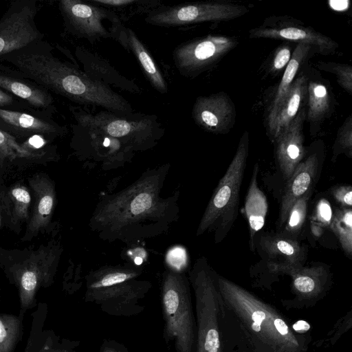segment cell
<instances>
[{
  "mask_svg": "<svg viewBox=\"0 0 352 352\" xmlns=\"http://www.w3.org/2000/svg\"><path fill=\"white\" fill-rule=\"evenodd\" d=\"M168 169L165 164L147 170L126 188L102 198L91 216L90 228L104 240L125 243L166 232L179 217V195H160Z\"/></svg>",
  "mask_w": 352,
  "mask_h": 352,
  "instance_id": "obj_1",
  "label": "cell"
},
{
  "mask_svg": "<svg viewBox=\"0 0 352 352\" xmlns=\"http://www.w3.org/2000/svg\"><path fill=\"white\" fill-rule=\"evenodd\" d=\"M52 47L42 41L0 58V70L41 85L82 105L100 107L116 114L133 113L131 104L111 87L73 64L60 59Z\"/></svg>",
  "mask_w": 352,
  "mask_h": 352,
  "instance_id": "obj_2",
  "label": "cell"
},
{
  "mask_svg": "<svg viewBox=\"0 0 352 352\" xmlns=\"http://www.w3.org/2000/svg\"><path fill=\"white\" fill-rule=\"evenodd\" d=\"M226 310L236 320L252 352H306L307 336L298 334L276 308L217 274Z\"/></svg>",
  "mask_w": 352,
  "mask_h": 352,
  "instance_id": "obj_3",
  "label": "cell"
},
{
  "mask_svg": "<svg viewBox=\"0 0 352 352\" xmlns=\"http://www.w3.org/2000/svg\"><path fill=\"white\" fill-rule=\"evenodd\" d=\"M195 298L196 352H224L223 324L226 310L217 273L205 257L197 260L189 274Z\"/></svg>",
  "mask_w": 352,
  "mask_h": 352,
  "instance_id": "obj_4",
  "label": "cell"
},
{
  "mask_svg": "<svg viewBox=\"0 0 352 352\" xmlns=\"http://www.w3.org/2000/svg\"><path fill=\"white\" fill-rule=\"evenodd\" d=\"M249 153V133L245 131L224 175L214 188L197 228V235L213 232L215 243L221 242L238 216L240 190Z\"/></svg>",
  "mask_w": 352,
  "mask_h": 352,
  "instance_id": "obj_5",
  "label": "cell"
},
{
  "mask_svg": "<svg viewBox=\"0 0 352 352\" xmlns=\"http://www.w3.org/2000/svg\"><path fill=\"white\" fill-rule=\"evenodd\" d=\"M190 282L183 272L166 270L161 285L163 336L177 352H196L197 322Z\"/></svg>",
  "mask_w": 352,
  "mask_h": 352,
  "instance_id": "obj_6",
  "label": "cell"
},
{
  "mask_svg": "<svg viewBox=\"0 0 352 352\" xmlns=\"http://www.w3.org/2000/svg\"><path fill=\"white\" fill-rule=\"evenodd\" d=\"M69 109L78 125L118 139L134 151L152 148L164 133L155 115H121L107 110L93 114L75 106Z\"/></svg>",
  "mask_w": 352,
  "mask_h": 352,
  "instance_id": "obj_7",
  "label": "cell"
},
{
  "mask_svg": "<svg viewBox=\"0 0 352 352\" xmlns=\"http://www.w3.org/2000/svg\"><path fill=\"white\" fill-rule=\"evenodd\" d=\"M248 12L243 5L222 2H201L161 7L145 18L149 24L171 27L203 22L232 20Z\"/></svg>",
  "mask_w": 352,
  "mask_h": 352,
  "instance_id": "obj_8",
  "label": "cell"
},
{
  "mask_svg": "<svg viewBox=\"0 0 352 352\" xmlns=\"http://www.w3.org/2000/svg\"><path fill=\"white\" fill-rule=\"evenodd\" d=\"M58 6L65 29L74 36L87 39L92 43L108 38L118 41V36L104 25L107 21L122 24L119 17L111 10L79 0H62Z\"/></svg>",
  "mask_w": 352,
  "mask_h": 352,
  "instance_id": "obj_9",
  "label": "cell"
},
{
  "mask_svg": "<svg viewBox=\"0 0 352 352\" xmlns=\"http://www.w3.org/2000/svg\"><path fill=\"white\" fill-rule=\"evenodd\" d=\"M57 259L55 250L44 248L33 253L12 272L10 281L19 292V314L25 316L27 311L37 306L36 294L41 287L52 283Z\"/></svg>",
  "mask_w": 352,
  "mask_h": 352,
  "instance_id": "obj_10",
  "label": "cell"
},
{
  "mask_svg": "<svg viewBox=\"0 0 352 352\" xmlns=\"http://www.w3.org/2000/svg\"><path fill=\"white\" fill-rule=\"evenodd\" d=\"M236 45V38L225 36L190 40L174 50V64L182 76L195 78L214 67Z\"/></svg>",
  "mask_w": 352,
  "mask_h": 352,
  "instance_id": "obj_11",
  "label": "cell"
},
{
  "mask_svg": "<svg viewBox=\"0 0 352 352\" xmlns=\"http://www.w3.org/2000/svg\"><path fill=\"white\" fill-rule=\"evenodd\" d=\"M34 0L12 1L0 19V58L43 40L37 28Z\"/></svg>",
  "mask_w": 352,
  "mask_h": 352,
  "instance_id": "obj_12",
  "label": "cell"
},
{
  "mask_svg": "<svg viewBox=\"0 0 352 352\" xmlns=\"http://www.w3.org/2000/svg\"><path fill=\"white\" fill-rule=\"evenodd\" d=\"M267 266L272 272L292 278V291L298 300L314 302L330 288L331 273L330 267L324 263H312L306 267L267 263Z\"/></svg>",
  "mask_w": 352,
  "mask_h": 352,
  "instance_id": "obj_13",
  "label": "cell"
},
{
  "mask_svg": "<svg viewBox=\"0 0 352 352\" xmlns=\"http://www.w3.org/2000/svg\"><path fill=\"white\" fill-rule=\"evenodd\" d=\"M296 168L290 178L286 181L279 208L277 230L284 224L292 204L311 188H315L322 168L324 153L322 151L312 150L305 155Z\"/></svg>",
  "mask_w": 352,
  "mask_h": 352,
  "instance_id": "obj_14",
  "label": "cell"
},
{
  "mask_svg": "<svg viewBox=\"0 0 352 352\" xmlns=\"http://www.w3.org/2000/svg\"><path fill=\"white\" fill-rule=\"evenodd\" d=\"M236 109L226 93L219 92L197 98L192 110L195 122L214 134H226L236 122Z\"/></svg>",
  "mask_w": 352,
  "mask_h": 352,
  "instance_id": "obj_15",
  "label": "cell"
},
{
  "mask_svg": "<svg viewBox=\"0 0 352 352\" xmlns=\"http://www.w3.org/2000/svg\"><path fill=\"white\" fill-rule=\"evenodd\" d=\"M0 130L16 138L28 139L40 135L53 140L67 133V129L41 114L0 109Z\"/></svg>",
  "mask_w": 352,
  "mask_h": 352,
  "instance_id": "obj_16",
  "label": "cell"
},
{
  "mask_svg": "<svg viewBox=\"0 0 352 352\" xmlns=\"http://www.w3.org/2000/svg\"><path fill=\"white\" fill-rule=\"evenodd\" d=\"M305 110V107L302 108L289 126L274 141L276 164L286 181L307 155L303 133Z\"/></svg>",
  "mask_w": 352,
  "mask_h": 352,
  "instance_id": "obj_17",
  "label": "cell"
},
{
  "mask_svg": "<svg viewBox=\"0 0 352 352\" xmlns=\"http://www.w3.org/2000/svg\"><path fill=\"white\" fill-rule=\"evenodd\" d=\"M254 250L267 263L304 266L307 248L300 241L282 236L278 232H263L254 240Z\"/></svg>",
  "mask_w": 352,
  "mask_h": 352,
  "instance_id": "obj_18",
  "label": "cell"
},
{
  "mask_svg": "<svg viewBox=\"0 0 352 352\" xmlns=\"http://www.w3.org/2000/svg\"><path fill=\"white\" fill-rule=\"evenodd\" d=\"M0 88L47 116L56 111L50 91L30 79L0 70Z\"/></svg>",
  "mask_w": 352,
  "mask_h": 352,
  "instance_id": "obj_19",
  "label": "cell"
},
{
  "mask_svg": "<svg viewBox=\"0 0 352 352\" xmlns=\"http://www.w3.org/2000/svg\"><path fill=\"white\" fill-rule=\"evenodd\" d=\"M250 38L285 39L310 45L315 52L328 55L334 53L338 43L311 28L300 25L261 26L250 31Z\"/></svg>",
  "mask_w": 352,
  "mask_h": 352,
  "instance_id": "obj_20",
  "label": "cell"
},
{
  "mask_svg": "<svg viewBox=\"0 0 352 352\" xmlns=\"http://www.w3.org/2000/svg\"><path fill=\"white\" fill-rule=\"evenodd\" d=\"M31 314L32 324L29 338L23 352H76L72 342L61 338L46 327L47 305L38 303Z\"/></svg>",
  "mask_w": 352,
  "mask_h": 352,
  "instance_id": "obj_21",
  "label": "cell"
},
{
  "mask_svg": "<svg viewBox=\"0 0 352 352\" xmlns=\"http://www.w3.org/2000/svg\"><path fill=\"white\" fill-rule=\"evenodd\" d=\"M307 82L308 76L305 73L298 76L274 115L267 120V132L273 142L306 104Z\"/></svg>",
  "mask_w": 352,
  "mask_h": 352,
  "instance_id": "obj_22",
  "label": "cell"
},
{
  "mask_svg": "<svg viewBox=\"0 0 352 352\" xmlns=\"http://www.w3.org/2000/svg\"><path fill=\"white\" fill-rule=\"evenodd\" d=\"M146 283L133 279L108 287L87 289L85 297L87 300L96 302L104 311L111 314L118 315V309L119 314H121V303L122 314H125L124 303L129 304L135 296H140L141 291L146 292Z\"/></svg>",
  "mask_w": 352,
  "mask_h": 352,
  "instance_id": "obj_23",
  "label": "cell"
},
{
  "mask_svg": "<svg viewBox=\"0 0 352 352\" xmlns=\"http://www.w3.org/2000/svg\"><path fill=\"white\" fill-rule=\"evenodd\" d=\"M35 197L32 217L27 226L26 234L36 235L50 223L55 207L56 192L52 182L36 175L30 180Z\"/></svg>",
  "mask_w": 352,
  "mask_h": 352,
  "instance_id": "obj_24",
  "label": "cell"
},
{
  "mask_svg": "<svg viewBox=\"0 0 352 352\" xmlns=\"http://www.w3.org/2000/svg\"><path fill=\"white\" fill-rule=\"evenodd\" d=\"M258 164L256 163L245 199L244 212L247 219L250 250L254 252V240L265 225L268 203L264 192L258 185Z\"/></svg>",
  "mask_w": 352,
  "mask_h": 352,
  "instance_id": "obj_25",
  "label": "cell"
},
{
  "mask_svg": "<svg viewBox=\"0 0 352 352\" xmlns=\"http://www.w3.org/2000/svg\"><path fill=\"white\" fill-rule=\"evenodd\" d=\"M73 128L75 135L85 140V142H88V146L90 145L92 154H100L102 151V158L113 160V162H124L125 160L129 159L131 154L134 151L120 140L102 133L78 124Z\"/></svg>",
  "mask_w": 352,
  "mask_h": 352,
  "instance_id": "obj_26",
  "label": "cell"
},
{
  "mask_svg": "<svg viewBox=\"0 0 352 352\" xmlns=\"http://www.w3.org/2000/svg\"><path fill=\"white\" fill-rule=\"evenodd\" d=\"M120 43L127 50L133 52L153 87L160 94L168 92L167 83L152 58L147 49L129 28H126Z\"/></svg>",
  "mask_w": 352,
  "mask_h": 352,
  "instance_id": "obj_27",
  "label": "cell"
},
{
  "mask_svg": "<svg viewBox=\"0 0 352 352\" xmlns=\"http://www.w3.org/2000/svg\"><path fill=\"white\" fill-rule=\"evenodd\" d=\"M306 103L305 121L309 123L310 133L314 135L331 110V95L324 83L308 77Z\"/></svg>",
  "mask_w": 352,
  "mask_h": 352,
  "instance_id": "obj_28",
  "label": "cell"
},
{
  "mask_svg": "<svg viewBox=\"0 0 352 352\" xmlns=\"http://www.w3.org/2000/svg\"><path fill=\"white\" fill-rule=\"evenodd\" d=\"M78 58L85 65V72L91 78L109 85L113 83L115 85L132 93H140L141 90L134 82H131L120 76L117 71L107 64L104 60L99 58L95 54L87 52L83 49L78 48L76 50Z\"/></svg>",
  "mask_w": 352,
  "mask_h": 352,
  "instance_id": "obj_29",
  "label": "cell"
},
{
  "mask_svg": "<svg viewBox=\"0 0 352 352\" xmlns=\"http://www.w3.org/2000/svg\"><path fill=\"white\" fill-rule=\"evenodd\" d=\"M313 50V48L309 45L302 43L297 45L275 92L267 115V120L276 113L292 84L300 67L303 64Z\"/></svg>",
  "mask_w": 352,
  "mask_h": 352,
  "instance_id": "obj_30",
  "label": "cell"
},
{
  "mask_svg": "<svg viewBox=\"0 0 352 352\" xmlns=\"http://www.w3.org/2000/svg\"><path fill=\"white\" fill-rule=\"evenodd\" d=\"M315 188H311L292 204L285 221L276 232L288 239L300 241L302 235L308 214L309 202Z\"/></svg>",
  "mask_w": 352,
  "mask_h": 352,
  "instance_id": "obj_31",
  "label": "cell"
},
{
  "mask_svg": "<svg viewBox=\"0 0 352 352\" xmlns=\"http://www.w3.org/2000/svg\"><path fill=\"white\" fill-rule=\"evenodd\" d=\"M140 274L139 270L130 267L101 268L89 276L87 287L89 289L108 287L133 280Z\"/></svg>",
  "mask_w": 352,
  "mask_h": 352,
  "instance_id": "obj_32",
  "label": "cell"
},
{
  "mask_svg": "<svg viewBox=\"0 0 352 352\" xmlns=\"http://www.w3.org/2000/svg\"><path fill=\"white\" fill-rule=\"evenodd\" d=\"M24 316L0 311V352H14L23 335Z\"/></svg>",
  "mask_w": 352,
  "mask_h": 352,
  "instance_id": "obj_33",
  "label": "cell"
},
{
  "mask_svg": "<svg viewBox=\"0 0 352 352\" xmlns=\"http://www.w3.org/2000/svg\"><path fill=\"white\" fill-rule=\"evenodd\" d=\"M345 255L352 258V208H337L330 226Z\"/></svg>",
  "mask_w": 352,
  "mask_h": 352,
  "instance_id": "obj_34",
  "label": "cell"
},
{
  "mask_svg": "<svg viewBox=\"0 0 352 352\" xmlns=\"http://www.w3.org/2000/svg\"><path fill=\"white\" fill-rule=\"evenodd\" d=\"M44 153L28 147L24 142H19L16 138L0 130V161L18 159L38 160Z\"/></svg>",
  "mask_w": 352,
  "mask_h": 352,
  "instance_id": "obj_35",
  "label": "cell"
},
{
  "mask_svg": "<svg viewBox=\"0 0 352 352\" xmlns=\"http://www.w3.org/2000/svg\"><path fill=\"white\" fill-rule=\"evenodd\" d=\"M333 214L327 199L321 197L316 201L310 217L311 231L314 236L318 237L327 228H330Z\"/></svg>",
  "mask_w": 352,
  "mask_h": 352,
  "instance_id": "obj_36",
  "label": "cell"
},
{
  "mask_svg": "<svg viewBox=\"0 0 352 352\" xmlns=\"http://www.w3.org/2000/svg\"><path fill=\"white\" fill-rule=\"evenodd\" d=\"M8 195L12 204V216L16 221H25L28 219V210L31 196L28 189L21 185L14 186Z\"/></svg>",
  "mask_w": 352,
  "mask_h": 352,
  "instance_id": "obj_37",
  "label": "cell"
},
{
  "mask_svg": "<svg viewBox=\"0 0 352 352\" xmlns=\"http://www.w3.org/2000/svg\"><path fill=\"white\" fill-rule=\"evenodd\" d=\"M340 154L352 157V118L350 115L340 127L333 146L332 161L336 162Z\"/></svg>",
  "mask_w": 352,
  "mask_h": 352,
  "instance_id": "obj_38",
  "label": "cell"
},
{
  "mask_svg": "<svg viewBox=\"0 0 352 352\" xmlns=\"http://www.w3.org/2000/svg\"><path fill=\"white\" fill-rule=\"evenodd\" d=\"M318 67L336 75L340 85L349 94L352 93V67L349 65L320 62Z\"/></svg>",
  "mask_w": 352,
  "mask_h": 352,
  "instance_id": "obj_39",
  "label": "cell"
},
{
  "mask_svg": "<svg viewBox=\"0 0 352 352\" xmlns=\"http://www.w3.org/2000/svg\"><path fill=\"white\" fill-rule=\"evenodd\" d=\"M0 109L44 115L33 110L26 103L0 88ZM45 116V115H44ZM49 117V116H48Z\"/></svg>",
  "mask_w": 352,
  "mask_h": 352,
  "instance_id": "obj_40",
  "label": "cell"
},
{
  "mask_svg": "<svg viewBox=\"0 0 352 352\" xmlns=\"http://www.w3.org/2000/svg\"><path fill=\"white\" fill-rule=\"evenodd\" d=\"M332 198L339 205L340 208H351L352 187L350 185L334 186L329 189Z\"/></svg>",
  "mask_w": 352,
  "mask_h": 352,
  "instance_id": "obj_41",
  "label": "cell"
},
{
  "mask_svg": "<svg viewBox=\"0 0 352 352\" xmlns=\"http://www.w3.org/2000/svg\"><path fill=\"white\" fill-rule=\"evenodd\" d=\"M292 57L290 47L287 45L280 46L272 58L270 71L276 73L281 71L288 65Z\"/></svg>",
  "mask_w": 352,
  "mask_h": 352,
  "instance_id": "obj_42",
  "label": "cell"
},
{
  "mask_svg": "<svg viewBox=\"0 0 352 352\" xmlns=\"http://www.w3.org/2000/svg\"><path fill=\"white\" fill-rule=\"evenodd\" d=\"M166 258L168 264L173 268L171 270L177 272H182L187 262L186 252L184 249L179 247L170 250Z\"/></svg>",
  "mask_w": 352,
  "mask_h": 352,
  "instance_id": "obj_43",
  "label": "cell"
},
{
  "mask_svg": "<svg viewBox=\"0 0 352 352\" xmlns=\"http://www.w3.org/2000/svg\"><path fill=\"white\" fill-rule=\"evenodd\" d=\"M98 6H104L115 8H124L139 2L138 0H90L88 1Z\"/></svg>",
  "mask_w": 352,
  "mask_h": 352,
  "instance_id": "obj_44",
  "label": "cell"
},
{
  "mask_svg": "<svg viewBox=\"0 0 352 352\" xmlns=\"http://www.w3.org/2000/svg\"><path fill=\"white\" fill-rule=\"evenodd\" d=\"M100 352H129V351L121 344L114 340H108L103 342Z\"/></svg>",
  "mask_w": 352,
  "mask_h": 352,
  "instance_id": "obj_45",
  "label": "cell"
},
{
  "mask_svg": "<svg viewBox=\"0 0 352 352\" xmlns=\"http://www.w3.org/2000/svg\"><path fill=\"white\" fill-rule=\"evenodd\" d=\"M292 327L293 331L298 334L305 333L310 330V324L302 320L296 321L292 325Z\"/></svg>",
  "mask_w": 352,
  "mask_h": 352,
  "instance_id": "obj_46",
  "label": "cell"
},
{
  "mask_svg": "<svg viewBox=\"0 0 352 352\" xmlns=\"http://www.w3.org/2000/svg\"><path fill=\"white\" fill-rule=\"evenodd\" d=\"M347 1H329L330 6L335 10L341 11L346 10L349 6Z\"/></svg>",
  "mask_w": 352,
  "mask_h": 352,
  "instance_id": "obj_47",
  "label": "cell"
},
{
  "mask_svg": "<svg viewBox=\"0 0 352 352\" xmlns=\"http://www.w3.org/2000/svg\"><path fill=\"white\" fill-rule=\"evenodd\" d=\"M1 226V213H0V226Z\"/></svg>",
  "mask_w": 352,
  "mask_h": 352,
  "instance_id": "obj_48",
  "label": "cell"
},
{
  "mask_svg": "<svg viewBox=\"0 0 352 352\" xmlns=\"http://www.w3.org/2000/svg\"><path fill=\"white\" fill-rule=\"evenodd\" d=\"M0 302H1V289H0Z\"/></svg>",
  "mask_w": 352,
  "mask_h": 352,
  "instance_id": "obj_49",
  "label": "cell"
}]
</instances>
